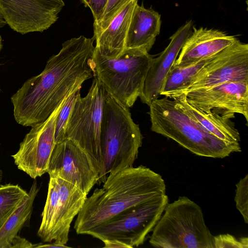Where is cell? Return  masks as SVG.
I'll return each instance as SVG.
<instances>
[{
  "label": "cell",
  "mask_w": 248,
  "mask_h": 248,
  "mask_svg": "<svg viewBox=\"0 0 248 248\" xmlns=\"http://www.w3.org/2000/svg\"><path fill=\"white\" fill-rule=\"evenodd\" d=\"M104 243V248H126L128 247L125 244L116 240H105L103 241Z\"/></svg>",
  "instance_id": "obj_29"
},
{
  "label": "cell",
  "mask_w": 248,
  "mask_h": 248,
  "mask_svg": "<svg viewBox=\"0 0 248 248\" xmlns=\"http://www.w3.org/2000/svg\"><path fill=\"white\" fill-rule=\"evenodd\" d=\"M164 180L143 165L108 176L102 188L87 197L74 228L77 234L88 232L102 222L137 204L166 194Z\"/></svg>",
  "instance_id": "obj_2"
},
{
  "label": "cell",
  "mask_w": 248,
  "mask_h": 248,
  "mask_svg": "<svg viewBox=\"0 0 248 248\" xmlns=\"http://www.w3.org/2000/svg\"><path fill=\"white\" fill-rule=\"evenodd\" d=\"M192 28L191 20L186 22L170 37L169 44L159 55L153 58L139 97L142 103L149 106L160 95L164 79L186 41L191 34Z\"/></svg>",
  "instance_id": "obj_15"
},
{
  "label": "cell",
  "mask_w": 248,
  "mask_h": 248,
  "mask_svg": "<svg viewBox=\"0 0 248 248\" xmlns=\"http://www.w3.org/2000/svg\"><path fill=\"white\" fill-rule=\"evenodd\" d=\"M161 24L158 12L137 3L129 26L125 48H139L149 52L160 33Z\"/></svg>",
  "instance_id": "obj_17"
},
{
  "label": "cell",
  "mask_w": 248,
  "mask_h": 248,
  "mask_svg": "<svg viewBox=\"0 0 248 248\" xmlns=\"http://www.w3.org/2000/svg\"><path fill=\"white\" fill-rule=\"evenodd\" d=\"M149 106L151 130L174 140L197 155L224 158L241 152L240 143L228 142L211 134L174 99L158 98Z\"/></svg>",
  "instance_id": "obj_3"
},
{
  "label": "cell",
  "mask_w": 248,
  "mask_h": 248,
  "mask_svg": "<svg viewBox=\"0 0 248 248\" xmlns=\"http://www.w3.org/2000/svg\"><path fill=\"white\" fill-rule=\"evenodd\" d=\"M182 94L191 105L205 112H211L230 119L238 113L248 122V80L229 81Z\"/></svg>",
  "instance_id": "obj_14"
},
{
  "label": "cell",
  "mask_w": 248,
  "mask_h": 248,
  "mask_svg": "<svg viewBox=\"0 0 248 248\" xmlns=\"http://www.w3.org/2000/svg\"><path fill=\"white\" fill-rule=\"evenodd\" d=\"M93 60L96 77L107 92L128 108L132 107L142 93L153 57L144 50L125 48L111 58L94 47Z\"/></svg>",
  "instance_id": "obj_6"
},
{
  "label": "cell",
  "mask_w": 248,
  "mask_h": 248,
  "mask_svg": "<svg viewBox=\"0 0 248 248\" xmlns=\"http://www.w3.org/2000/svg\"><path fill=\"white\" fill-rule=\"evenodd\" d=\"M168 203L165 194L137 204L116 215L89 231L87 234L102 242L116 240L129 248L142 245Z\"/></svg>",
  "instance_id": "obj_8"
},
{
  "label": "cell",
  "mask_w": 248,
  "mask_h": 248,
  "mask_svg": "<svg viewBox=\"0 0 248 248\" xmlns=\"http://www.w3.org/2000/svg\"><path fill=\"white\" fill-rule=\"evenodd\" d=\"M28 195L18 185H0V229Z\"/></svg>",
  "instance_id": "obj_22"
},
{
  "label": "cell",
  "mask_w": 248,
  "mask_h": 248,
  "mask_svg": "<svg viewBox=\"0 0 248 248\" xmlns=\"http://www.w3.org/2000/svg\"><path fill=\"white\" fill-rule=\"evenodd\" d=\"M138 0L129 1L105 30L95 38V49L101 55L116 57L125 49V40L132 15Z\"/></svg>",
  "instance_id": "obj_18"
},
{
  "label": "cell",
  "mask_w": 248,
  "mask_h": 248,
  "mask_svg": "<svg viewBox=\"0 0 248 248\" xmlns=\"http://www.w3.org/2000/svg\"><path fill=\"white\" fill-rule=\"evenodd\" d=\"M193 31L186 41L173 66L182 67L212 57L237 39L220 30L193 27Z\"/></svg>",
  "instance_id": "obj_16"
},
{
  "label": "cell",
  "mask_w": 248,
  "mask_h": 248,
  "mask_svg": "<svg viewBox=\"0 0 248 248\" xmlns=\"http://www.w3.org/2000/svg\"><path fill=\"white\" fill-rule=\"evenodd\" d=\"M64 6L62 0H0V12L12 30L25 34L48 29Z\"/></svg>",
  "instance_id": "obj_13"
},
{
  "label": "cell",
  "mask_w": 248,
  "mask_h": 248,
  "mask_svg": "<svg viewBox=\"0 0 248 248\" xmlns=\"http://www.w3.org/2000/svg\"><path fill=\"white\" fill-rule=\"evenodd\" d=\"M6 24H7L6 22L0 12V28L3 27Z\"/></svg>",
  "instance_id": "obj_31"
},
{
  "label": "cell",
  "mask_w": 248,
  "mask_h": 248,
  "mask_svg": "<svg viewBox=\"0 0 248 248\" xmlns=\"http://www.w3.org/2000/svg\"><path fill=\"white\" fill-rule=\"evenodd\" d=\"M1 177H2V170L0 167V183L1 182Z\"/></svg>",
  "instance_id": "obj_33"
},
{
  "label": "cell",
  "mask_w": 248,
  "mask_h": 248,
  "mask_svg": "<svg viewBox=\"0 0 248 248\" xmlns=\"http://www.w3.org/2000/svg\"><path fill=\"white\" fill-rule=\"evenodd\" d=\"M236 207L240 213L244 222L248 223V175L240 179L236 185L234 197Z\"/></svg>",
  "instance_id": "obj_25"
},
{
  "label": "cell",
  "mask_w": 248,
  "mask_h": 248,
  "mask_svg": "<svg viewBox=\"0 0 248 248\" xmlns=\"http://www.w3.org/2000/svg\"><path fill=\"white\" fill-rule=\"evenodd\" d=\"M214 248H248V238L243 237L237 239L230 234H219L214 236Z\"/></svg>",
  "instance_id": "obj_26"
},
{
  "label": "cell",
  "mask_w": 248,
  "mask_h": 248,
  "mask_svg": "<svg viewBox=\"0 0 248 248\" xmlns=\"http://www.w3.org/2000/svg\"><path fill=\"white\" fill-rule=\"evenodd\" d=\"M95 38L83 35L64 42L44 70L27 79L11 97L16 121L31 126L46 121L64 99L95 77Z\"/></svg>",
  "instance_id": "obj_1"
},
{
  "label": "cell",
  "mask_w": 248,
  "mask_h": 248,
  "mask_svg": "<svg viewBox=\"0 0 248 248\" xmlns=\"http://www.w3.org/2000/svg\"><path fill=\"white\" fill-rule=\"evenodd\" d=\"M2 47V39H1V35H0V51L1 50Z\"/></svg>",
  "instance_id": "obj_32"
},
{
  "label": "cell",
  "mask_w": 248,
  "mask_h": 248,
  "mask_svg": "<svg viewBox=\"0 0 248 248\" xmlns=\"http://www.w3.org/2000/svg\"><path fill=\"white\" fill-rule=\"evenodd\" d=\"M80 90L72 93L65 100L59 111L55 121V143L63 140L65 129L73 107L77 98Z\"/></svg>",
  "instance_id": "obj_23"
},
{
  "label": "cell",
  "mask_w": 248,
  "mask_h": 248,
  "mask_svg": "<svg viewBox=\"0 0 248 248\" xmlns=\"http://www.w3.org/2000/svg\"><path fill=\"white\" fill-rule=\"evenodd\" d=\"M67 98L46 121L31 126V130L20 143L18 150L12 155L17 168L32 179L41 177L47 172L55 144L56 119Z\"/></svg>",
  "instance_id": "obj_11"
},
{
  "label": "cell",
  "mask_w": 248,
  "mask_h": 248,
  "mask_svg": "<svg viewBox=\"0 0 248 248\" xmlns=\"http://www.w3.org/2000/svg\"><path fill=\"white\" fill-rule=\"evenodd\" d=\"M39 190L37 184L33 182L28 196L8 218L0 229V248H11L13 239L29 220L33 203Z\"/></svg>",
  "instance_id": "obj_20"
},
{
  "label": "cell",
  "mask_w": 248,
  "mask_h": 248,
  "mask_svg": "<svg viewBox=\"0 0 248 248\" xmlns=\"http://www.w3.org/2000/svg\"><path fill=\"white\" fill-rule=\"evenodd\" d=\"M68 246L56 241L50 242L49 244H36L33 245V248H68Z\"/></svg>",
  "instance_id": "obj_30"
},
{
  "label": "cell",
  "mask_w": 248,
  "mask_h": 248,
  "mask_svg": "<svg viewBox=\"0 0 248 248\" xmlns=\"http://www.w3.org/2000/svg\"><path fill=\"white\" fill-rule=\"evenodd\" d=\"M237 80H248V45L238 39L213 56L184 89L169 97Z\"/></svg>",
  "instance_id": "obj_10"
},
{
  "label": "cell",
  "mask_w": 248,
  "mask_h": 248,
  "mask_svg": "<svg viewBox=\"0 0 248 248\" xmlns=\"http://www.w3.org/2000/svg\"><path fill=\"white\" fill-rule=\"evenodd\" d=\"M85 6L91 10L94 19L93 27L101 21L108 0H81Z\"/></svg>",
  "instance_id": "obj_27"
},
{
  "label": "cell",
  "mask_w": 248,
  "mask_h": 248,
  "mask_svg": "<svg viewBox=\"0 0 248 248\" xmlns=\"http://www.w3.org/2000/svg\"><path fill=\"white\" fill-rule=\"evenodd\" d=\"M33 245L30 242L25 239L24 238L20 237V236H16L13 239L11 248H33Z\"/></svg>",
  "instance_id": "obj_28"
},
{
  "label": "cell",
  "mask_w": 248,
  "mask_h": 248,
  "mask_svg": "<svg viewBox=\"0 0 248 248\" xmlns=\"http://www.w3.org/2000/svg\"><path fill=\"white\" fill-rule=\"evenodd\" d=\"M170 98L177 101L189 116L214 136L228 142L240 143V133L231 119L200 110L188 103L184 94Z\"/></svg>",
  "instance_id": "obj_19"
},
{
  "label": "cell",
  "mask_w": 248,
  "mask_h": 248,
  "mask_svg": "<svg viewBox=\"0 0 248 248\" xmlns=\"http://www.w3.org/2000/svg\"><path fill=\"white\" fill-rule=\"evenodd\" d=\"M87 194L58 177H49L46 203L38 236L44 242L66 245L71 224L81 209Z\"/></svg>",
  "instance_id": "obj_9"
},
{
  "label": "cell",
  "mask_w": 248,
  "mask_h": 248,
  "mask_svg": "<svg viewBox=\"0 0 248 248\" xmlns=\"http://www.w3.org/2000/svg\"><path fill=\"white\" fill-rule=\"evenodd\" d=\"M49 177H59L88 195L98 176L87 153L72 140L65 139L55 143L47 172Z\"/></svg>",
  "instance_id": "obj_12"
},
{
  "label": "cell",
  "mask_w": 248,
  "mask_h": 248,
  "mask_svg": "<svg viewBox=\"0 0 248 248\" xmlns=\"http://www.w3.org/2000/svg\"><path fill=\"white\" fill-rule=\"evenodd\" d=\"M130 0H108L101 21L97 26L93 27L94 38L106 29L113 18Z\"/></svg>",
  "instance_id": "obj_24"
},
{
  "label": "cell",
  "mask_w": 248,
  "mask_h": 248,
  "mask_svg": "<svg viewBox=\"0 0 248 248\" xmlns=\"http://www.w3.org/2000/svg\"><path fill=\"white\" fill-rule=\"evenodd\" d=\"M149 243L157 248H215L201 208L186 196L167 203Z\"/></svg>",
  "instance_id": "obj_5"
},
{
  "label": "cell",
  "mask_w": 248,
  "mask_h": 248,
  "mask_svg": "<svg viewBox=\"0 0 248 248\" xmlns=\"http://www.w3.org/2000/svg\"><path fill=\"white\" fill-rule=\"evenodd\" d=\"M213 57L185 66H172L164 79L160 95L169 97L171 94L184 89Z\"/></svg>",
  "instance_id": "obj_21"
},
{
  "label": "cell",
  "mask_w": 248,
  "mask_h": 248,
  "mask_svg": "<svg viewBox=\"0 0 248 248\" xmlns=\"http://www.w3.org/2000/svg\"><path fill=\"white\" fill-rule=\"evenodd\" d=\"M83 97L78 93L69 115L64 138L72 140L91 159L101 184L102 165L100 145L103 103L107 90L95 77ZM64 139V140H65Z\"/></svg>",
  "instance_id": "obj_7"
},
{
  "label": "cell",
  "mask_w": 248,
  "mask_h": 248,
  "mask_svg": "<svg viewBox=\"0 0 248 248\" xmlns=\"http://www.w3.org/2000/svg\"><path fill=\"white\" fill-rule=\"evenodd\" d=\"M142 140L139 125L132 119L129 108L107 91L100 137L101 184L108 176L133 167Z\"/></svg>",
  "instance_id": "obj_4"
},
{
  "label": "cell",
  "mask_w": 248,
  "mask_h": 248,
  "mask_svg": "<svg viewBox=\"0 0 248 248\" xmlns=\"http://www.w3.org/2000/svg\"></svg>",
  "instance_id": "obj_34"
}]
</instances>
